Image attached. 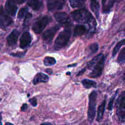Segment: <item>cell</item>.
Returning a JSON list of instances; mask_svg holds the SVG:
<instances>
[{"label": "cell", "instance_id": "cell-1", "mask_svg": "<svg viewBox=\"0 0 125 125\" xmlns=\"http://www.w3.org/2000/svg\"><path fill=\"white\" fill-rule=\"evenodd\" d=\"M104 62L105 59L102 54H99L95 56L87 64V67L89 69H91L92 67H93L89 76L94 78L100 77L102 73Z\"/></svg>", "mask_w": 125, "mask_h": 125}, {"label": "cell", "instance_id": "cell-2", "mask_svg": "<svg viewBox=\"0 0 125 125\" xmlns=\"http://www.w3.org/2000/svg\"><path fill=\"white\" fill-rule=\"evenodd\" d=\"M73 20L79 23H87L91 21L93 17L88 10L84 9L75 10L71 13Z\"/></svg>", "mask_w": 125, "mask_h": 125}, {"label": "cell", "instance_id": "cell-3", "mask_svg": "<svg viewBox=\"0 0 125 125\" xmlns=\"http://www.w3.org/2000/svg\"><path fill=\"white\" fill-rule=\"evenodd\" d=\"M97 95V92L96 91H93L89 96L87 119L89 122L90 123L93 122L96 114V107Z\"/></svg>", "mask_w": 125, "mask_h": 125}, {"label": "cell", "instance_id": "cell-4", "mask_svg": "<svg viewBox=\"0 0 125 125\" xmlns=\"http://www.w3.org/2000/svg\"><path fill=\"white\" fill-rule=\"evenodd\" d=\"M71 31L70 28H67L62 31L55 40L54 43V48L56 50H59L64 47L68 42Z\"/></svg>", "mask_w": 125, "mask_h": 125}, {"label": "cell", "instance_id": "cell-5", "mask_svg": "<svg viewBox=\"0 0 125 125\" xmlns=\"http://www.w3.org/2000/svg\"><path fill=\"white\" fill-rule=\"evenodd\" d=\"M117 115L120 121L125 122V91H123L116 102Z\"/></svg>", "mask_w": 125, "mask_h": 125}, {"label": "cell", "instance_id": "cell-6", "mask_svg": "<svg viewBox=\"0 0 125 125\" xmlns=\"http://www.w3.org/2000/svg\"><path fill=\"white\" fill-rule=\"evenodd\" d=\"M49 21V18L47 16H44L36 21L33 25L32 29L37 34L41 33Z\"/></svg>", "mask_w": 125, "mask_h": 125}, {"label": "cell", "instance_id": "cell-7", "mask_svg": "<svg viewBox=\"0 0 125 125\" xmlns=\"http://www.w3.org/2000/svg\"><path fill=\"white\" fill-rule=\"evenodd\" d=\"M55 20L61 24L69 27L71 23L69 17L65 12H57L54 14Z\"/></svg>", "mask_w": 125, "mask_h": 125}, {"label": "cell", "instance_id": "cell-8", "mask_svg": "<svg viewBox=\"0 0 125 125\" xmlns=\"http://www.w3.org/2000/svg\"><path fill=\"white\" fill-rule=\"evenodd\" d=\"M65 0H47V6L50 11L60 10L62 8Z\"/></svg>", "mask_w": 125, "mask_h": 125}, {"label": "cell", "instance_id": "cell-9", "mask_svg": "<svg viewBox=\"0 0 125 125\" xmlns=\"http://www.w3.org/2000/svg\"><path fill=\"white\" fill-rule=\"evenodd\" d=\"M59 26H55L45 31L42 34V39L43 40L48 42H51L56 33L59 30Z\"/></svg>", "mask_w": 125, "mask_h": 125}, {"label": "cell", "instance_id": "cell-10", "mask_svg": "<svg viewBox=\"0 0 125 125\" xmlns=\"http://www.w3.org/2000/svg\"><path fill=\"white\" fill-rule=\"evenodd\" d=\"M5 9L6 12L10 15H15L18 7L16 2L14 0H7L5 3Z\"/></svg>", "mask_w": 125, "mask_h": 125}, {"label": "cell", "instance_id": "cell-11", "mask_svg": "<svg viewBox=\"0 0 125 125\" xmlns=\"http://www.w3.org/2000/svg\"><path fill=\"white\" fill-rule=\"evenodd\" d=\"M31 42V38L30 33L28 32H25L22 34L21 35L20 43V47L21 48H24L27 46H28Z\"/></svg>", "mask_w": 125, "mask_h": 125}, {"label": "cell", "instance_id": "cell-12", "mask_svg": "<svg viewBox=\"0 0 125 125\" xmlns=\"http://www.w3.org/2000/svg\"><path fill=\"white\" fill-rule=\"evenodd\" d=\"M19 34L20 32L16 29H14L8 36L7 38V41L9 46H13L16 43Z\"/></svg>", "mask_w": 125, "mask_h": 125}, {"label": "cell", "instance_id": "cell-13", "mask_svg": "<svg viewBox=\"0 0 125 125\" xmlns=\"http://www.w3.org/2000/svg\"><path fill=\"white\" fill-rule=\"evenodd\" d=\"M48 81V76L42 73H39L36 75L33 80V83L34 84H36L39 83H46Z\"/></svg>", "mask_w": 125, "mask_h": 125}, {"label": "cell", "instance_id": "cell-14", "mask_svg": "<svg viewBox=\"0 0 125 125\" xmlns=\"http://www.w3.org/2000/svg\"><path fill=\"white\" fill-rule=\"evenodd\" d=\"M105 104H106V100L104 99L100 105L99 106L97 110V117H96V121L97 122H100V121L102 119L103 117V115L105 110Z\"/></svg>", "mask_w": 125, "mask_h": 125}, {"label": "cell", "instance_id": "cell-15", "mask_svg": "<svg viewBox=\"0 0 125 125\" xmlns=\"http://www.w3.org/2000/svg\"><path fill=\"white\" fill-rule=\"evenodd\" d=\"M100 4L98 0H90V8L95 14L97 18L99 17L100 11Z\"/></svg>", "mask_w": 125, "mask_h": 125}, {"label": "cell", "instance_id": "cell-16", "mask_svg": "<svg viewBox=\"0 0 125 125\" xmlns=\"http://www.w3.org/2000/svg\"><path fill=\"white\" fill-rule=\"evenodd\" d=\"M27 4L33 10H38L42 5V0H28Z\"/></svg>", "mask_w": 125, "mask_h": 125}, {"label": "cell", "instance_id": "cell-17", "mask_svg": "<svg viewBox=\"0 0 125 125\" xmlns=\"http://www.w3.org/2000/svg\"><path fill=\"white\" fill-rule=\"evenodd\" d=\"M0 17V25L2 27H6L12 22V19L7 15L4 14Z\"/></svg>", "mask_w": 125, "mask_h": 125}, {"label": "cell", "instance_id": "cell-18", "mask_svg": "<svg viewBox=\"0 0 125 125\" xmlns=\"http://www.w3.org/2000/svg\"><path fill=\"white\" fill-rule=\"evenodd\" d=\"M86 29L85 26L83 25H77L74 28L73 35L76 37L81 36L86 32Z\"/></svg>", "mask_w": 125, "mask_h": 125}, {"label": "cell", "instance_id": "cell-19", "mask_svg": "<svg viewBox=\"0 0 125 125\" xmlns=\"http://www.w3.org/2000/svg\"><path fill=\"white\" fill-rule=\"evenodd\" d=\"M82 83L83 86L87 89L90 88L92 87L96 88L97 87V83H96L92 80H90L89 79H83L82 81Z\"/></svg>", "mask_w": 125, "mask_h": 125}, {"label": "cell", "instance_id": "cell-20", "mask_svg": "<svg viewBox=\"0 0 125 125\" xmlns=\"http://www.w3.org/2000/svg\"><path fill=\"white\" fill-rule=\"evenodd\" d=\"M70 5L73 8H78L83 6L86 0H69Z\"/></svg>", "mask_w": 125, "mask_h": 125}, {"label": "cell", "instance_id": "cell-21", "mask_svg": "<svg viewBox=\"0 0 125 125\" xmlns=\"http://www.w3.org/2000/svg\"><path fill=\"white\" fill-rule=\"evenodd\" d=\"M87 49L89 54L92 55L98 51L99 49V44L97 42L93 43L88 47Z\"/></svg>", "mask_w": 125, "mask_h": 125}, {"label": "cell", "instance_id": "cell-22", "mask_svg": "<svg viewBox=\"0 0 125 125\" xmlns=\"http://www.w3.org/2000/svg\"><path fill=\"white\" fill-rule=\"evenodd\" d=\"M124 45H125V39L119 42L114 47L112 51V56L113 57H114L117 54L120 48Z\"/></svg>", "mask_w": 125, "mask_h": 125}, {"label": "cell", "instance_id": "cell-23", "mask_svg": "<svg viewBox=\"0 0 125 125\" xmlns=\"http://www.w3.org/2000/svg\"><path fill=\"white\" fill-rule=\"evenodd\" d=\"M44 64L45 65H54L56 63L55 59L51 57H46L44 59Z\"/></svg>", "mask_w": 125, "mask_h": 125}, {"label": "cell", "instance_id": "cell-24", "mask_svg": "<svg viewBox=\"0 0 125 125\" xmlns=\"http://www.w3.org/2000/svg\"><path fill=\"white\" fill-rule=\"evenodd\" d=\"M117 61L119 63H124L125 62V47L122 49L119 53Z\"/></svg>", "mask_w": 125, "mask_h": 125}, {"label": "cell", "instance_id": "cell-25", "mask_svg": "<svg viewBox=\"0 0 125 125\" xmlns=\"http://www.w3.org/2000/svg\"><path fill=\"white\" fill-rule=\"evenodd\" d=\"M28 8H22L21 9L18 14V18L20 19L23 18L28 13Z\"/></svg>", "mask_w": 125, "mask_h": 125}, {"label": "cell", "instance_id": "cell-26", "mask_svg": "<svg viewBox=\"0 0 125 125\" xmlns=\"http://www.w3.org/2000/svg\"><path fill=\"white\" fill-rule=\"evenodd\" d=\"M118 92V90H116V91L115 92V93H114V95H112V96L111 97L109 101V103H108V109L109 110H111L112 109V108H113V102H114V100L115 99V98L116 97L117 93Z\"/></svg>", "mask_w": 125, "mask_h": 125}, {"label": "cell", "instance_id": "cell-27", "mask_svg": "<svg viewBox=\"0 0 125 125\" xmlns=\"http://www.w3.org/2000/svg\"><path fill=\"white\" fill-rule=\"evenodd\" d=\"M121 0H110L109 3L106 5V7L105 8H104V10L105 12H109V10H110V9L112 7L113 5L117 2H119L120 1H121Z\"/></svg>", "mask_w": 125, "mask_h": 125}, {"label": "cell", "instance_id": "cell-28", "mask_svg": "<svg viewBox=\"0 0 125 125\" xmlns=\"http://www.w3.org/2000/svg\"><path fill=\"white\" fill-rule=\"evenodd\" d=\"M29 102L31 103V104L34 106H36L37 104V100L35 98H33L31 99H30L29 100Z\"/></svg>", "mask_w": 125, "mask_h": 125}, {"label": "cell", "instance_id": "cell-29", "mask_svg": "<svg viewBox=\"0 0 125 125\" xmlns=\"http://www.w3.org/2000/svg\"><path fill=\"white\" fill-rule=\"evenodd\" d=\"M27 108V104H24L22 105L21 107V111H25Z\"/></svg>", "mask_w": 125, "mask_h": 125}, {"label": "cell", "instance_id": "cell-30", "mask_svg": "<svg viewBox=\"0 0 125 125\" xmlns=\"http://www.w3.org/2000/svg\"><path fill=\"white\" fill-rule=\"evenodd\" d=\"M4 14H5L3 7L1 5H0V16H1L2 15H3Z\"/></svg>", "mask_w": 125, "mask_h": 125}, {"label": "cell", "instance_id": "cell-31", "mask_svg": "<svg viewBox=\"0 0 125 125\" xmlns=\"http://www.w3.org/2000/svg\"><path fill=\"white\" fill-rule=\"evenodd\" d=\"M85 71V68H83V69L82 70H81V71H80L78 72V73L77 74V76H81V75H83V74L84 73Z\"/></svg>", "mask_w": 125, "mask_h": 125}, {"label": "cell", "instance_id": "cell-32", "mask_svg": "<svg viewBox=\"0 0 125 125\" xmlns=\"http://www.w3.org/2000/svg\"><path fill=\"white\" fill-rule=\"evenodd\" d=\"M16 3H19V4H21V3H23L25 0H14Z\"/></svg>", "mask_w": 125, "mask_h": 125}, {"label": "cell", "instance_id": "cell-33", "mask_svg": "<svg viewBox=\"0 0 125 125\" xmlns=\"http://www.w3.org/2000/svg\"><path fill=\"white\" fill-rule=\"evenodd\" d=\"M45 71H46V72H47V73H48L49 74H51L53 73V71H52L51 69H49V68L46 69L45 70Z\"/></svg>", "mask_w": 125, "mask_h": 125}, {"label": "cell", "instance_id": "cell-34", "mask_svg": "<svg viewBox=\"0 0 125 125\" xmlns=\"http://www.w3.org/2000/svg\"><path fill=\"white\" fill-rule=\"evenodd\" d=\"M40 125H52L51 123H48V122H46V123H42V124H41Z\"/></svg>", "mask_w": 125, "mask_h": 125}, {"label": "cell", "instance_id": "cell-35", "mask_svg": "<svg viewBox=\"0 0 125 125\" xmlns=\"http://www.w3.org/2000/svg\"><path fill=\"white\" fill-rule=\"evenodd\" d=\"M106 1H107V0H102V3H103V4L104 6V4L106 2Z\"/></svg>", "mask_w": 125, "mask_h": 125}, {"label": "cell", "instance_id": "cell-36", "mask_svg": "<svg viewBox=\"0 0 125 125\" xmlns=\"http://www.w3.org/2000/svg\"><path fill=\"white\" fill-rule=\"evenodd\" d=\"M5 125H14L13 124H12V123H9V122H7L5 123Z\"/></svg>", "mask_w": 125, "mask_h": 125}, {"label": "cell", "instance_id": "cell-37", "mask_svg": "<svg viewBox=\"0 0 125 125\" xmlns=\"http://www.w3.org/2000/svg\"><path fill=\"white\" fill-rule=\"evenodd\" d=\"M1 115H0V125H2V123H1Z\"/></svg>", "mask_w": 125, "mask_h": 125}, {"label": "cell", "instance_id": "cell-38", "mask_svg": "<svg viewBox=\"0 0 125 125\" xmlns=\"http://www.w3.org/2000/svg\"><path fill=\"white\" fill-rule=\"evenodd\" d=\"M123 80L125 81V72L124 73V77H123Z\"/></svg>", "mask_w": 125, "mask_h": 125}, {"label": "cell", "instance_id": "cell-39", "mask_svg": "<svg viewBox=\"0 0 125 125\" xmlns=\"http://www.w3.org/2000/svg\"><path fill=\"white\" fill-rule=\"evenodd\" d=\"M76 65V64H73L72 65H68V67H70V66H74V65Z\"/></svg>", "mask_w": 125, "mask_h": 125}, {"label": "cell", "instance_id": "cell-40", "mask_svg": "<svg viewBox=\"0 0 125 125\" xmlns=\"http://www.w3.org/2000/svg\"><path fill=\"white\" fill-rule=\"evenodd\" d=\"M66 75H70V72H67L66 73Z\"/></svg>", "mask_w": 125, "mask_h": 125}]
</instances>
